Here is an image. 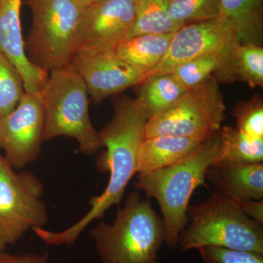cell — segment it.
Segmentation results:
<instances>
[{"label": "cell", "mask_w": 263, "mask_h": 263, "mask_svg": "<svg viewBox=\"0 0 263 263\" xmlns=\"http://www.w3.org/2000/svg\"><path fill=\"white\" fill-rule=\"evenodd\" d=\"M110 122L99 131L105 153L102 160L109 172V181L101 195L90 200L89 212L72 226L51 231L39 228L34 233L49 246H67L76 243L81 233L96 219L103 217L109 209L122 201L128 183L138 173L140 148L144 140L148 114L139 99L122 97L114 104Z\"/></svg>", "instance_id": "obj_1"}, {"label": "cell", "mask_w": 263, "mask_h": 263, "mask_svg": "<svg viewBox=\"0 0 263 263\" xmlns=\"http://www.w3.org/2000/svg\"><path fill=\"white\" fill-rule=\"evenodd\" d=\"M220 149L219 133L204 141L193 153L164 168L138 176L136 188L158 202L169 248L176 249L189 221V202L195 189L205 184L209 167L216 163Z\"/></svg>", "instance_id": "obj_2"}, {"label": "cell", "mask_w": 263, "mask_h": 263, "mask_svg": "<svg viewBox=\"0 0 263 263\" xmlns=\"http://www.w3.org/2000/svg\"><path fill=\"white\" fill-rule=\"evenodd\" d=\"M90 235L101 263H159L165 230L149 200L133 192L114 222L98 223Z\"/></svg>", "instance_id": "obj_3"}, {"label": "cell", "mask_w": 263, "mask_h": 263, "mask_svg": "<svg viewBox=\"0 0 263 263\" xmlns=\"http://www.w3.org/2000/svg\"><path fill=\"white\" fill-rule=\"evenodd\" d=\"M45 110L44 141L72 138L79 150L92 155L102 148L99 131L89 115V93L84 81L70 65L50 71L41 91Z\"/></svg>", "instance_id": "obj_4"}, {"label": "cell", "mask_w": 263, "mask_h": 263, "mask_svg": "<svg viewBox=\"0 0 263 263\" xmlns=\"http://www.w3.org/2000/svg\"><path fill=\"white\" fill-rule=\"evenodd\" d=\"M190 226L179 237L182 252L219 247L263 254V228L240 211L234 200L212 193L205 201L189 207Z\"/></svg>", "instance_id": "obj_5"}, {"label": "cell", "mask_w": 263, "mask_h": 263, "mask_svg": "<svg viewBox=\"0 0 263 263\" xmlns=\"http://www.w3.org/2000/svg\"><path fill=\"white\" fill-rule=\"evenodd\" d=\"M32 23L26 40V53L34 65L50 71L70 65L81 45L84 8L77 0H24Z\"/></svg>", "instance_id": "obj_6"}, {"label": "cell", "mask_w": 263, "mask_h": 263, "mask_svg": "<svg viewBox=\"0 0 263 263\" xmlns=\"http://www.w3.org/2000/svg\"><path fill=\"white\" fill-rule=\"evenodd\" d=\"M226 111L219 82L212 77L188 89L170 108L150 118L144 138L174 136L206 141L220 131Z\"/></svg>", "instance_id": "obj_7"}, {"label": "cell", "mask_w": 263, "mask_h": 263, "mask_svg": "<svg viewBox=\"0 0 263 263\" xmlns=\"http://www.w3.org/2000/svg\"><path fill=\"white\" fill-rule=\"evenodd\" d=\"M43 193V183L35 174L13 168L0 154V252L29 230L47 224Z\"/></svg>", "instance_id": "obj_8"}, {"label": "cell", "mask_w": 263, "mask_h": 263, "mask_svg": "<svg viewBox=\"0 0 263 263\" xmlns=\"http://www.w3.org/2000/svg\"><path fill=\"white\" fill-rule=\"evenodd\" d=\"M44 127L41 92L24 91L15 108L0 117V149L13 168L20 171L37 160Z\"/></svg>", "instance_id": "obj_9"}, {"label": "cell", "mask_w": 263, "mask_h": 263, "mask_svg": "<svg viewBox=\"0 0 263 263\" xmlns=\"http://www.w3.org/2000/svg\"><path fill=\"white\" fill-rule=\"evenodd\" d=\"M70 65L84 81L96 105L146 80V76L118 56L114 46L81 45Z\"/></svg>", "instance_id": "obj_10"}, {"label": "cell", "mask_w": 263, "mask_h": 263, "mask_svg": "<svg viewBox=\"0 0 263 263\" xmlns=\"http://www.w3.org/2000/svg\"><path fill=\"white\" fill-rule=\"evenodd\" d=\"M240 43L223 17L183 26L174 32L168 50L148 77L168 73L176 66L212 53H227Z\"/></svg>", "instance_id": "obj_11"}, {"label": "cell", "mask_w": 263, "mask_h": 263, "mask_svg": "<svg viewBox=\"0 0 263 263\" xmlns=\"http://www.w3.org/2000/svg\"><path fill=\"white\" fill-rule=\"evenodd\" d=\"M136 3L98 0L86 7L81 22V45L114 46L127 37L136 22Z\"/></svg>", "instance_id": "obj_12"}, {"label": "cell", "mask_w": 263, "mask_h": 263, "mask_svg": "<svg viewBox=\"0 0 263 263\" xmlns=\"http://www.w3.org/2000/svg\"><path fill=\"white\" fill-rule=\"evenodd\" d=\"M23 1L0 0V51L18 69L25 91L41 92L49 72L34 65L26 53L21 23Z\"/></svg>", "instance_id": "obj_13"}, {"label": "cell", "mask_w": 263, "mask_h": 263, "mask_svg": "<svg viewBox=\"0 0 263 263\" xmlns=\"http://www.w3.org/2000/svg\"><path fill=\"white\" fill-rule=\"evenodd\" d=\"M205 180L214 192L232 200L263 199V163H214L208 169Z\"/></svg>", "instance_id": "obj_14"}, {"label": "cell", "mask_w": 263, "mask_h": 263, "mask_svg": "<svg viewBox=\"0 0 263 263\" xmlns=\"http://www.w3.org/2000/svg\"><path fill=\"white\" fill-rule=\"evenodd\" d=\"M204 141L174 136L144 138L140 148L137 174L143 176L177 163L193 153Z\"/></svg>", "instance_id": "obj_15"}, {"label": "cell", "mask_w": 263, "mask_h": 263, "mask_svg": "<svg viewBox=\"0 0 263 263\" xmlns=\"http://www.w3.org/2000/svg\"><path fill=\"white\" fill-rule=\"evenodd\" d=\"M174 32L131 36L119 41L114 46V50L118 56L146 79L165 56Z\"/></svg>", "instance_id": "obj_16"}, {"label": "cell", "mask_w": 263, "mask_h": 263, "mask_svg": "<svg viewBox=\"0 0 263 263\" xmlns=\"http://www.w3.org/2000/svg\"><path fill=\"white\" fill-rule=\"evenodd\" d=\"M221 16L229 22L243 44L262 46V0H219Z\"/></svg>", "instance_id": "obj_17"}, {"label": "cell", "mask_w": 263, "mask_h": 263, "mask_svg": "<svg viewBox=\"0 0 263 263\" xmlns=\"http://www.w3.org/2000/svg\"><path fill=\"white\" fill-rule=\"evenodd\" d=\"M219 138L220 149L216 163H262L263 138L249 136L233 126L221 127Z\"/></svg>", "instance_id": "obj_18"}, {"label": "cell", "mask_w": 263, "mask_h": 263, "mask_svg": "<svg viewBox=\"0 0 263 263\" xmlns=\"http://www.w3.org/2000/svg\"><path fill=\"white\" fill-rule=\"evenodd\" d=\"M138 86V98L146 108L148 119L170 108L188 90L171 72L150 76Z\"/></svg>", "instance_id": "obj_19"}, {"label": "cell", "mask_w": 263, "mask_h": 263, "mask_svg": "<svg viewBox=\"0 0 263 263\" xmlns=\"http://www.w3.org/2000/svg\"><path fill=\"white\" fill-rule=\"evenodd\" d=\"M240 81L251 88L263 86V48L238 43L231 50L224 81Z\"/></svg>", "instance_id": "obj_20"}, {"label": "cell", "mask_w": 263, "mask_h": 263, "mask_svg": "<svg viewBox=\"0 0 263 263\" xmlns=\"http://www.w3.org/2000/svg\"><path fill=\"white\" fill-rule=\"evenodd\" d=\"M230 51L202 55L176 66L171 72L187 89L203 84L214 73L222 80L228 68Z\"/></svg>", "instance_id": "obj_21"}, {"label": "cell", "mask_w": 263, "mask_h": 263, "mask_svg": "<svg viewBox=\"0 0 263 263\" xmlns=\"http://www.w3.org/2000/svg\"><path fill=\"white\" fill-rule=\"evenodd\" d=\"M170 3L171 0H136V22L128 37L174 32L181 28L170 18Z\"/></svg>", "instance_id": "obj_22"}, {"label": "cell", "mask_w": 263, "mask_h": 263, "mask_svg": "<svg viewBox=\"0 0 263 263\" xmlns=\"http://www.w3.org/2000/svg\"><path fill=\"white\" fill-rule=\"evenodd\" d=\"M170 18L179 27L221 16L219 0H171Z\"/></svg>", "instance_id": "obj_23"}, {"label": "cell", "mask_w": 263, "mask_h": 263, "mask_svg": "<svg viewBox=\"0 0 263 263\" xmlns=\"http://www.w3.org/2000/svg\"><path fill=\"white\" fill-rule=\"evenodd\" d=\"M24 91L23 78L18 69L0 51V117L15 108Z\"/></svg>", "instance_id": "obj_24"}, {"label": "cell", "mask_w": 263, "mask_h": 263, "mask_svg": "<svg viewBox=\"0 0 263 263\" xmlns=\"http://www.w3.org/2000/svg\"><path fill=\"white\" fill-rule=\"evenodd\" d=\"M237 129L253 138H263V100L259 96L238 102L233 112Z\"/></svg>", "instance_id": "obj_25"}, {"label": "cell", "mask_w": 263, "mask_h": 263, "mask_svg": "<svg viewBox=\"0 0 263 263\" xmlns=\"http://www.w3.org/2000/svg\"><path fill=\"white\" fill-rule=\"evenodd\" d=\"M204 263H263V254L219 247L198 249Z\"/></svg>", "instance_id": "obj_26"}, {"label": "cell", "mask_w": 263, "mask_h": 263, "mask_svg": "<svg viewBox=\"0 0 263 263\" xmlns=\"http://www.w3.org/2000/svg\"><path fill=\"white\" fill-rule=\"evenodd\" d=\"M246 216L259 224H263V200H233Z\"/></svg>", "instance_id": "obj_27"}, {"label": "cell", "mask_w": 263, "mask_h": 263, "mask_svg": "<svg viewBox=\"0 0 263 263\" xmlns=\"http://www.w3.org/2000/svg\"><path fill=\"white\" fill-rule=\"evenodd\" d=\"M49 255L47 252L42 254L29 253L18 255L5 252H0V263H47Z\"/></svg>", "instance_id": "obj_28"}, {"label": "cell", "mask_w": 263, "mask_h": 263, "mask_svg": "<svg viewBox=\"0 0 263 263\" xmlns=\"http://www.w3.org/2000/svg\"><path fill=\"white\" fill-rule=\"evenodd\" d=\"M84 8L89 6V5L93 4V3H96L98 0H77Z\"/></svg>", "instance_id": "obj_29"}]
</instances>
